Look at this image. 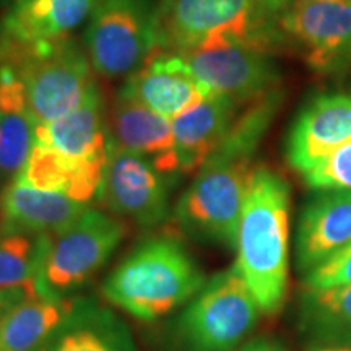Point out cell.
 Returning <instances> with one entry per match:
<instances>
[{
  "label": "cell",
  "instance_id": "cell-1",
  "mask_svg": "<svg viewBox=\"0 0 351 351\" xmlns=\"http://www.w3.org/2000/svg\"><path fill=\"white\" fill-rule=\"evenodd\" d=\"M282 103L278 90L245 104L174 207V219L197 243L234 249L239 215L256 169L254 158Z\"/></svg>",
  "mask_w": 351,
  "mask_h": 351
},
{
  "label": "cell",
  "instance_id": "cell-2",
  "mask_svg": "<svg viewBox=\"0 0 351 351\" xmlns=\"http://www.w3.org/2000/svg\"><path fill=\"white\" fill-rule=\"evenodd\" d=\"M291 192L287 181L256 166L239 215L236 265L263 314L282 309L288 291Z\"/></svg>",
  "mask_w": 351,
  "mask_h": 351
},
{
  "label": "cell",
  "instance_id": "cell-3",
  "mask_svg": "<svg viewBox=\"0 0 351 351\" xmlns=\"http://www.w3.org/2000/svg\"><path fill=\"white\" fill-rule=\"evenodd\" d=\"M291 0H160L156 49L238 44L271 54L287 39L282 19Z\"/></svg>",
  "mask_w": 351,
  "mask_h": 351
},
{
  "label": "cell",
  "instance_id": "cell-4",
  "mask_svg": "<svg viewBox=\"0 0 351 351\" xmlns=\"http://www.w3.org/2000/svg\"><path fill=\"white\" fill-rule=\"evenodd\" d=\"M207 278L174 236H153L132 249L103 282L108 302L134 319L156 322L181 309Z\"/></svg>",
  "mask_w": 351,
  "mask_h": 351
},
{
  "label": "cell",
  "instance_id": "cell-5",
  "mask_svg": "<svg viewBox=\"0 0 351 351\" xmlns=\"http://www.w3.org/2000/svg\"><path fill=\"white\" fill-rule=\"evenodd\" d=\"M262 309L238 265L205 282L166 333L168 351H238Z\"/></svg>",
  "mask_w": 351,
  "mask_h": 351
},
{
  "label": "cell",
  "instance_id": "cell-6",
  "mask_svg": "<svg viewBox=\"0 0 351 351\" xmlns=\"http://www.w3.org/2000/svg\"><path fill=\"white\" fill-rule=\"evenodd\" d=\"M0 51L19 70L26 108L36 125L73 111L96 85L86 52L70 38L32 44L2 38Z\"/></svg>",
  "mask_w": 351,
  "mask_h": 351
},
{
  "label": "cell",
  "instance_id": "cell-7",
  "mask_svg": "<svg viewBox=\"0 0 351 351\" xmlns=\"http://www.w3.org/2000/svg\"><path fill=\"white\" fill-rule=\"evenodd\" d=\"M125 236L119 219L101 210L85 212L44 234L36 288L44 296H75L106 265Z\"/></svg>",
  "mask_w": 351,
  "mask_h": 351
},
{
  "label": "cell",
  "instance_id": "cell-8",
  "mask_svg": "<svg viewBox=\"0 0 351 351\" xmlns=\"http://www.w3.org/2000/svg\"><path fill=\"white\" fill-rule=\"evenodd\" d=\"M155 0H101L85 32L91 67L104 78L130 77L156 49Z\"/></svg>",
  "mask_w": 351,
  "mask_h": 351
},
{
  "label": "cell",
  "instance_id": "cell-9",
  "mask_svg": "<svg viewBox=\"0 0 351 351\" xmlns=\"http://www.w3.org/2000/svg\"><path fill=\"white\" fill-rule=\"evenodd\" d=\"M174 184L150 161L108 143L98 199L109 212L142 228H155L169 218V197Z\"/></svg>",
  "mask_w": 351,
  "mask_h": 351
},
{
  "label": "cell",
  "instance_id": "cell-10",
  "mask_svg": "<svg viewBox=\"0 0 351 351\" xmlns=\"http://www.w3.org/2000/svg\"><path fill=\"white\" fill-rule=\"evenodd\" d=\"M282 32L320 73L351 67V0H291Z\"/></svg>",
  "mask_w": 351,
  "mask_h": 351
},
{
  "label": "cell",
  "instance_id": "cell-11",
  "mask_svg": "<svg viewBox=\"0 0 351 351\" xmlns=\"http://www.w3.org/2000/svg\"><path fill=\"white\" fill-rule=\"evenodd\" d=\"M179 54L200 83L212 93L236 103H252L276 90L278 70L269 54L238 44H213L174 52Z\"/></svg>",
  "mask_w": 351,
  "mask_h": 351
},
{
  "label": "cell",
  "instance_id": "cell-12",
  "mask_svg": "<svg viewBox=\"0 0 351 351\" xmlns=\"http://www.w3.org/2000/svg\"><path fill=\"white\" fill-rule=\"evenodd\" d=\"M109 142L122 150L143 156L174 184L182 178L174 145L173 121L166 119L129 96L117 95L111 119Z\"/></svg>",
  "mask_w": 351,
  "mask_h": 351
},
{
  "label": "cell",
  "instance_id": "cell-13",
  "mask_svg": "<svg viewBox=\"0 0 351 351\" xmlns=\"http://www.w3.org/2000/svg\"><path fill=\"white\" fill-rule=\"evenodd\" d=\"M119 93L138 101L169 121L213 95L197 80L181 56L163 51L150 57L137 72L132 73Z\"/></svg>",
  "mask_w": 351,
  "mask_h": 351
},
{
  "label": "cell",
  "instance_id": "cell-14",
  "mask_svg": "<svg viewBox=\"0 0 351 351\" xmlns=\"http://www.w3.org/2000/svg\"><path fill=\"white\" fill-rule=\"evenodd\" d=\"M351 140V95H326L300 114L288 138V163L306 174Z\"/></svg>",
  "mask_w": 351,
  "mask_h": 351
},
{
  "label": "cell",
  "instance_id": "cell-15",
  "mask_svg": "<svg viewBox=\"0 0 351 351\" xmlns=\"http://www.w3.org/2000/svg\"><path fill=\"white\" fill-rule=\"evenodd\" d=\"M351 244V191H327L302 213L296 238L298 267L315 269Z\"/></svg>",
  "mask_w": 351,
  "mask_h": 351
},
{
  "label": "cell",
  "instance_id": "cell-16",
  "mask_svg": "<svg viewBox=\"0 0 351 351\" xmlns=\"http://www.w3.org/2000/svg\"><path fill=\"white\" fill-rule=\"evenodd\" d=\"M34 142L80 161L108 160V121L98 83L80 106L59 119L36 125Z\"/></svg>",
  "mask_w": 351,
  "mask_h": 351
},
{
  "label": "cell",
  "instance_id": "cell-17",
  "mask_svg": "<svg viewBox=\"0 0 351 351\" xmlns=\"http://www.w3.org/2000/svg\"><path fill=\"white\" fill-rule=\"evenodd\" d=\"M241 104L213 93L173 121L174 145L182 176L195 174L217 150L238 117Z\"/></svg>",
  "mask_w": 351,
  "mask_h": 351
},
{
  "label": "cell",
  "instance_id": "cell-18",
  "mask_svg": "<svg viewBox=\"0 0 351 351\" xmlns=\"http://www.w3.org/2000/svg\"><path fill=\"white\" fill-rule=\"evenodd\" d=\"M88 207L59 192L13 181L0 192V228L49 234L69 225Z\"/></svg>",
  "mask_w": 351,
  "mask_h": 351
},
{
  "label": "cell",
  "instance_id": "cell-19",
  "mask_svg": "<svg viewBox=\"0 0 351 351\" xmlns=\"http://www.w3.org/2000/svg\"><path fill=\"white\" fill-rule=\"evenodd\" d=\"M36 351H137V345L119 315L86 298Z\"/></svg>",
  "mask_w": 351,
  "mask_h": 351
},
{
  "label": "cell",
  "instance_id": "cell-20",
  "mask_svg": "<svg viewBox=\"0 0 351 351\" xmlns=\"http://www.w3.org/2000/svg\"><path fill=\"white\" fill-rule=\"evenodd\" d=\"M101 0H20L3 20V39L20 44L69 38Z\"/></svg>",
  "mask_w": 351,
  "mask_h": 351
},
{
  "label": "cell",
  "instance_id": "cell-21",
  "mask_svg": "<svg viewBox=\"0 0 351 351\" xmlns=\"http://www.w3.org/2000/svg\"><path fill=\"white\" fill-rule=\"evenodd\" d=\"M108 161V160H106ZM106 161H80L34 142L28 163L15 181L90 204L99 194Z\"/></svg>",
  "mask_w": 351,
  "mask_h": 351
},
{
  "label": "cell",
  "instance_id": "cell-22",
  "mask_svg": "<svg viewBox=\"0 0 351 351\" xmlns=\"http://www.w3.org/2000/svg\"><path fill=\"white\" fill-rule=\"evenodd\" d=\"M85 300L78 295L25 298L0 322V351H36Z\"/></svg>",
  "mask_w": 351,
  "mask_h": 351
},
{
  "label": "cell",
  "instance_id": "cell-23",
  "mask_svg": "<svg viewBox=\"0 0 351 351\" xmlns=\"http://www.w3.org/2000/svg\"><path fill=\"white\" fill-rule=\"evenodd\" d=\"M301 326L317 343L351 345V287L306 288L301 300Z\"/></svg>",
  "mask_w": 351,
  "mask_h": 351
},
{
  "label": "cell",
  "instance_id": "cell-24",
  "mask_svg": "<svg viewBox=\"0 0 351 351\" xmlns=\"http://www.w3.org/2000/svg\"><path fill=\"white\" fill-rule=\"evenodd\" d=\"M43 238L36 232L0 228V289L36 288Z\"/></svg>",
  "mask_w": 351,
  "mask_h": 351
},
{
  "label": "cell",
  "instance_id": "cell-25",
  "mask_svg": "<svg viewBox=\"0 0 351 351\" xmlns=\"http://www.w3.org/2000/svg\"><path fill=\"white\" fill-rule=\"evenodd\" d=\"M36 138V122L28 109L0 111V184L19 178L28 163Z\"/></svg>",
  "mask_w": 351,
  "mask_h": 351
},
{
  "label": "cell",
  "instance_id": "cell-26",
  "mask_svg": "<svg viewBox=\"0 0 351 351\" xmlns=\"http://www.w3.org/2000/svg\"><path fill=\"white\" fill-rule=\"evenodd\" d=\"M302 176L315 191H351V140Z\"/></svg>",
  "mask_w": 351,
  "mask_h": 351
},
{
  "label": "cell",
  "instance_id": "cell-27",
  "mask_svg": "<svg viewBox=\"0 0 351 351\" xmlns=\"http://www.w3.org/2000/svg\"><path fill=\"white\" fill-rule=\"evenodd\" d=\"M304 276L307 289L351 287V244L307 271Z\"/></svg>",
  "mask_w": 351,
  "mask_h": 351
},
{
  "label": "cell",
  "instance_id": "cell-28",
  "mask_svg": "<svg viewBox=\"0 0 351 351\" xmlns=\"http://www.w3.org/2000/svg\"><path fill=\"white\" fill-rule=\"evenodd\" d=\"M39 295L36 288H16V289H0V322L13 306L19 304L25 298Z\"/></svg>",
  "mask_w": 351,
  "mask_h": 351
},
{
  "label": "cell",
  "instance_id": "cell-29",
  "mask_svg": "<svg viewBox=\"0 0 351 351\" xmlns=\"http://www.w3.org/2000/svg\"><path fill=\"white\" fill-rule=\"evenodd\" d=\"M238 351H289L280 341L271 339H256L244 343Z\"/></svg>",
  "mask_w": 351,
  "mask_h": 351
},
{
  "label": "cell",
  "instance_id": "cell-30",
  "mask_svg": "<svg viewBox=\"0 0 351 351\" xmlns=\"http://www.w3.org/2000/svg\"><path fill=\"white\" fill-rule=\"evenodd\" d=\"M309 351H351V345L346 343H315Z\"/></svg>",
  "mask_w": 351,
  "mask_h": 351
},
{
  "label": "cell",
  "instance_id": "cell-31",
  "mask_svg": "<svg viewBox=\"0 0 351 351\" xmlns=\"http://www.w3.org/2000/svg\"><path fill=\"white\" fill-rule=\"evenodd\" d=\"M20 0H0V7H13L15 3H19Z\"/></svg>",
  "mask_w": 351,
  "mask_h": 351
}]
</instances>
